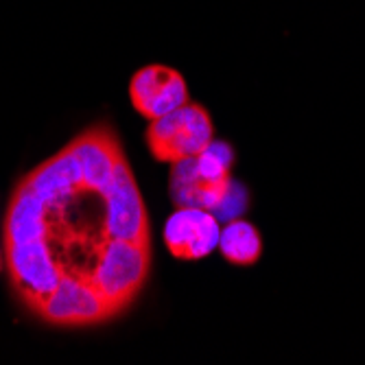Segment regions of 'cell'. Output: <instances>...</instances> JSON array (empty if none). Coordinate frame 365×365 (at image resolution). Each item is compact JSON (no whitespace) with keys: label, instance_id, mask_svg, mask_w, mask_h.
Returning <instances> with one entry per match:
<instances>
[{"label":"cell","instance_id":"1","mask_svg":"<svg viewBox=\"0 0 365 365\" xmlns=\"http://www.w3.org/2000/svg\"><path fill=\"white\" fill-rule=\"evenodd\" d=\"M149 272L151 243L108 239L88 280L116 313H123L143 291Z\"/></svg>","mask_w":365,"mask_h":365},{"label":"cell","instance_id":"2","mask_svg":"<svg viewBox=\"0 0 365 365\" xmlns=\"http://www.w3.org/2000/svg\"><path fill=\"white\" fill-rule=\"evenodd\" d=\"M147 147L158 162L178 164L202 153L215 140V125L210 112L202 103L186 106L149 120Z\"/></svg>","mask_w":365,"mask_h":365},{"label":"cell","instance_id":"3","mask_svg":"<svg viewBox=\"0 0 365 365\" xmlns=\"http://www.w3.org/2000/svg\"><path fill=\"white\" fill-rule=\"evenodd\" d=\"M42 322L63 328L103 324L118 313L103 300L88 276L61 274L57 287L29 307Z\"/></svg>","mask_w":365,"mask_h":365},{"label":"cell","instance_id":"4","mask_svg":"<svg viewBox=\"0 0 365 365\" xmlns=\"http://www.w3.org/2000/svg\"><path fill=\"white\" fill-rule=\"evenodd\" d=\"M106 239L151 243V225L145 199L125 153H120L106 192Z\"/></svg>","mask_w":365,"mask_h":365},{"label":"cell","instance_id":"5","mask_svg":"<svg viewBox=\"0 0 365 365\" xmlns=\"http://www.w3.org/2000/svg\"><path fill=\"white\" fill-rule=\"evenodd\" d=\"M3 256L7 260L11 284L26 307L51 293L63 274L53 258L46 237L7 243Z\"/></svg>","mask_w":365,"mask_h":365},{"label":"cell","instance_id":"6","mask_svg":"<svg viewBox=\"0 0 365 365\" xmlns=\"http://www.w3.org/2000/svg\"><path fill=\"white\" fill-rule=\"evenodd\" d=\"M129 101L147 120L160 118L190 101L186 79L171 66L149 63L129 81Z\"/></svg>","mask_w":365,"mask_h":365},{"label":"cell","instance_id":"7","mask_svg":"<svg viewBox=\"0 0 365 365\" xmlns=\"http://www.w3.org/2000/svg\"><path fill=\"white\" fill-rule=\"evenodd\" d=\"M217 217L204 208H178L164 223V245L178 260H202L219 245Z\"/></svg>","mask_w":365,"mask_h":365},{"label":"cell","instance_id":"8","mask_svg":"<svg viewBox=\"0 0 365 365\" xmlns=\"http://www.w3.org/2000/svg\"><path fill=\"white\" fill-rule=\"evenodd\" d=\"M68 147L81 164L83 190L106 197L112 175H114V167L123 153V147L116 134L110 127L98 125V127L83 131V134L77 136Z\"/></svg>","mask_w":365,"mask_h":365},{"label":"cell","instance_id":"9","mask_svg":"<svg viewBox=\"0 0 365 365\" xmlns=\"http://www.w3.org/2000/svg\"><path fill=\"white\" fill-rule=\"evenodd\" d=\"M22 182L51 210L68 204L79 190H83V171L71 147H63L57 155L42 162L36 171H31Z\"/></svg>","mask_w":365,"mask_h":365},{"label":"cell","instance_id":"10","mask_svg":"<svg viewBox=\"0 0 365 365\" xmlns=\"http://www.w3.org/2000/svg\"><path fill=\"white\" fill-rule=\"evenodd\" d=\"M46 215L48 206L24 182H20L11 195V202L5 215V245L26 239L48 237Z\"/></svg>","mask_w":365,"mask_h":365},{"label":"cell","instance_id":"11","mask_svg":"<svg viewBox=\"0 0 365 365\" xmlns=\"http://www.w3.org/2000/svg\"><path fill=\"white\" fill-rule=\"evenodd\" d=\"M232 188V180L227 182H210L204 180L192 167V160H182L173 164L171 173V197L180 208H221L225 197Z\"/></svg>","mask_w":365,"mask_h":365},{"label":"cell","instance_id":"12","mask_svg":"<svg viewBox=\"0 0 365 365\" xmlns=\"http://www.w3.org/2000/svg\"><path fill=\"white\" fill-rule=\"evenodd\" d=\"M221 256L237 267H252L262 256V235L245 219H232L219 235Z\"/></svg>","mask_w":365,"mask_h":365},{"label":"cell","instance_id":"13","mask_svg":"<svg viewBox=\"0 0 365 365\" xmlns=\"http://www.w3.org/2000/svg\"><path fill=\"white\" fill-rule=\"evenodd\" d=\"M192 160L195 171L202 175L204 180L210 182H227L230 180V169L235 164V149L227 143L212 140L202 153Z\"/></svg>","mask_w":365,"mask_h":365},{"label":"cell","instance_id":"14","mask_svg":"<svg viewBox=\"0 0 365 365\" xmlns=\"http://www.w3.org/2000/svg\"><path fill=\"white\" fill-rule=\"evenodd\" d=\"M0 269H3V252H0Z\"/></svg>","mask_w":365,"mask_h":365}]
</instances>
